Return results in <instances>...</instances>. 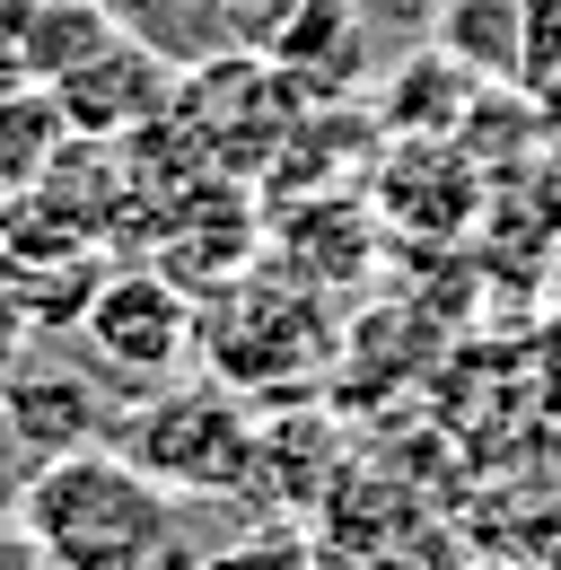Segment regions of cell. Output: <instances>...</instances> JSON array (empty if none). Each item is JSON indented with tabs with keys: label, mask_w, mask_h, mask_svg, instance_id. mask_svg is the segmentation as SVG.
Returning <instances> with one entry per match:
<instances>
[{
	"label": "cell",
	"mask_w": 561,
	"mask_h": 570,
	"mask_svg": "<svg viewBox=\"0 0 561 570\" xmlns=\"http://www.w3.org/2000/svg\"><path fill=\"white\" fill-rule=\"evenodd\" d=\"M18 527L36 553H53L70 570H167L176 492L149 483L124 448H62L27 474Z\"/></svg>",
	"instance_id": "obj_1"
},
{
	"label": "cell",
	"mask_w": 561,
	"mask_h": 570,
	"mask_svg": "<svg viewBox=\"0 0 561 570\" xmlns=\"http://www.w3.org/2000/svg\"><path fill=\"white\" fill-rule=\"evenodd\" d=\"M325 352H334V325H325L316 289L289 273H246L237 289H219V307H203V360L237 395H280V386L316 377Z\"/></svg>",
	"instance_id": "obj_2"
},
{
	"label": "cell",
	"mask_w": 561,
	"mask_h": 570,
	"mask_svg": "<svg viewBox=\"0 0 561 570\" xmlns=\"http://www.w3.org/2000/svg\"><path fill=\"white\" fill-rule=\"evenodd\" d=\"M124 456H132L149 483H167L176 500H210V492H237L255 483V456L264 439L246 422L237 386H167L124 413Z\"/></svg>",
	"instance_id": "obj_3"
},
{
	"label": "cell",
	"mask_w": 561,
	"mask_h": 570,
	"mask_svg": "<svg viewBox=\"0 0 561 570\" xmlns=\"http://www.w3.org/2000/svg\"><path fill=\"white\" fill-rule=\"evenodd\" d=\"M79 325H88V352L115 377H167L203 352V298L158 264L149 273H106Z\"/></svg>",
	"instance_id": "obj_4"
},
{
	"label": "cell",
	"mask_w": 561,
	"mask_h": 570,
	"mask_svg": "<svg viewBox=\"0 0 561 570\" xmlns=\"http://www.w3.org/2000/svg\"><path fill=\"white\" fill-rule=\"evenodd\" d=\"M53 97H62L70 132H88V141H132L140 124H158L167 115V62L140 45V36H106L88 62H70L53 79Z\"/></svg>",
	"instance_id": "obj_5"
},
{
	"label": "cell",
	"mask_w": 561,
	"mask_h": 570,
	"mask_svg": "<svg viewBox=\"0 0 561 570\" xmlns=\"http://www.w3.org/2000/svg\"><path fill=\"white\" fill-rule=\"evenodd\" d=\"M115 36L97 0H0V79H62Z\"/></svg>",
	"instance_id": "obj_6"
},
{
	"label": "cell",
	"mask_w": 561,
	"mask_h": 570,
	"mask_svg": "<svg viewBox=\"0 0 561 570\" xmlns=\"http://www.w3.org/2000/svg\"><path fill=\"white\" fill-rule=\"evenodd\" d=\"M483 88L491 79H474L456 53H421V62H404V71L386 79V97H377V124L395 132V141H413V149H430V141H447V132H465V115L483 106Z\"/></svg>",
	"instance_id": "obj_7"
},
{
	"label": "cell",
	"mask_w": 561,
	"mask_h": 570,
	"mask_svg": "<svg viewBox=\"0 0 561 570\" xmlns=\"http://www.w3.org/2000/svg\"><path fill=\"white\" fill-rule=\"evenodd\" d=\"M79 141L53 79H0V194H36L45 167Z\"/></svg>",
	"instance_id": "obj_8"
},
{
	"label": "cell",
	"mask_w": 561,
	"mask_h": 570,
	"mask_svg": "<svg viewBox=\"0 0 561 570\" xmlns=\"http://www.w3.org/2000/svg\"><path fill=\"white\" fill-rule=\"evenodd\" d=\"M430 18H439V53H456L474 79L491 88H518L526 71V0H430Z\"/></svg>",
	"instance_id": "obj_9"
},
{
	"label": "cell",
	"mask_w": 561,
	"mask_h": 570,
	"mask_svg": "<svg viewBox=\"0 0 561 570\" xmlns=\"http://www.w3.org/2000/svg\"><path fill=\"white\" fill-rule=\"evenodd\" d=\"M518 88L544 115H561V0H526V71H518Z\"/></svg>",
	"instance_id": "obj_10"
},
{
	"label": "cell",
	"mask_w": 561,
	"mask_h": 570,
	"mask_svg": "<svg viewBox=\"0 0 561 570\" xmlns=\"http://www.w3.org/2000/svg\"><path fill=\"white\" fill-rule=\"evenodd\" d=\"M194 570H316V553L298 544V527H264V535H246L228 553H203Z\"/></svg>",
	"instance_id": "obj_11"
},
{
	"label": "cell",
	"mask_w": 561,
	"mask_h": 570,
	"mask_svg": "<svg viewBox=\"0 0 561 570\" xmlns=\"http://www.w3.org/2000/svg\"><path fill=\"white\" fill-rule=\"evenodd\" d=\"M18 570H70V562H53V553H36V544H27V562Z\"/></svg>",
	"instance_id": "obj_12"
},
{
	"label": "cell",
	"mask_w": 561,
	"mask_h": 570,
	"mask_svg": "<svg viewBox=\"0 0 561 570\" xmlns=\"http://www.w3.org/2000/svg\"><path fill=\"white\" fill-rule=\"evenodd\" d=\"M553 289H561V273H553Z\"/></svg>",
	"instance_id": "obj_13"
}]
</instances>
